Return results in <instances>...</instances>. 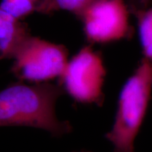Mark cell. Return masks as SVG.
<instances>
[{"label": "cell", "mask_w": 152, "mask_h": 152, "mask_svg": "<svg viewBox=\"0 0 152 152\" xmlns=\"http://www.w3.org/2000/svg\"><path fill=\"white\" fill-rule=\"evenodd\" d=\"M65 93L60 85L22 82L9 85L0 94V125L27 126L61 137L73 130L68 121H60L55 112L56 101Z\"/></svg>", "instance_id": "obj_1"}, {"label": "cell", "mask_w": 152, "mask_h": 152, "mask_svg": "<svg viewBox=\"0 0 152 152\" xmlns=\"http://www.w3.org/2000/svg\"><path fill=\"white\" fill-rule=\"evenodd\" d=\"M151 88L152 63L142 58L122 87L113 126L105 134L113 144V152H134V142L149 107Z\"/></svg>", "instance_id": "obj_2"}, {"label": "cell", "mask_w": 152, "mask_h": 152, "mask_svg": "<svg viewBox=\"0 0 152 152\" xmlns=\"http://www.w3.org/2000/svg\"><path fill=\"white\" fill-rule=\"evenodd\" d=\"M68 57V50L64 45L31 35L14 54L11 72L20 81L46 83L59 78Z\"/></svg>", "instance_id": "obj_3"}, {"label": "cell", "mask_w": 152, "mask_h": 152, "mask_svg": "<svg viewBox=\"0 0 152 152\" xmlns=\"http://www.w3.org/2000/svg\"><path fill=\"white\" fill-rule=\"evenodd\" d=\"M106 75L102 54L86 45L68 61L58 85L76 102L102 106Z\"/></svg>", "instance_id": "obj_4"}, {"label": "cell", "mask_w": 152, "mask_h": 152, "mask_svg": "<svg viewBox=\"0 0 152 152\" xmlns=\"http://www.w3.org/2000/svg\"><path fill=\"white\" fill-rule=\"evenodd\" d=\"M130 14L124 0H93L78 18L87 40L106 44L131 37Z\"/></svg>", "instance_id": "obj_5"}, {"label": "cell", "mask_w": 152, "mask_h": 152, "mask_svg": "<svg viewBox=\"0 0 152 152\" xmlns=\"http://www.w3.org/2000/svg\"><path fill=\"white\" fill-rule=\"evenodd\" d=\"M31 35L28 26L20 19L0 11L1 59H12L19 47Z\"/></svg>", "instance_id": "obj_6"}, {"label": "cell", "mask_w": 152, "mask_h": 152, "mask_svg": "<svg viewBox=\"0 0 152 152\" xmlns=\"http://www.w3.org/2000/svg\"><path fill=\"white\" fill-rule=\"evenodd\" d=\"M58 10L56 0H1L0 4V11L20 20L35 13L51 15Z\"/></svg>", "instance_id": "obj_7"}, {"label": "cell", "mask_w": 152, "mask_h": 152, "mask_svg": "<svg viewBox=\"0 0 152 152\" xmlns=\"http://www.w3.org/2000/svg\"><path fill=\"white\" fill-rule=\"evenodd\" d=\"M137 23L143 58L152 63V7L132 14Z\"/></svg>", "instance_id": "obj_8"}, {"label": "cell", "mask_w": 152, "mask_h": 152, "mask_svg": "<svg viewBox=\"0 0 152 152\" xmlns=\"http://www.w3.org/2000/svg\"><path fill=\"white\" fill-rule=\"evenodd\" d=\"M93 0H56L59 10L67 11L79 18L85 9Z\"/></svg>", "instance_id": "obj_9"}, {"label": "cell", "mask_w": 152, "mask_h": 152, "mask_svg": "<svg viewBox=\"0 0 152 152\" xmlns=\"http://www.w3.org/2000/svg\"><path fill=\"white\" fill-rule=\"evenodd\" d=\"M128 5L131 14L139 11H142L149 8L152 0H124Z\"/></svg>", "instance_id": "obj_10"}, {"label": "cell", "mask_w": 152, "mask_h": 152, "mask_svg": "<svg viewBox=\"0 0 152 152\" xmlns=\"http://www.w3.org/2000/svg\"><path fill=\"white\" fill-rule=\"evenodd\" d=\"M76 152H91V151H84V150H83V151H76Z\"/></svg>", "instance_id": "obj_11"}]
</instances>
